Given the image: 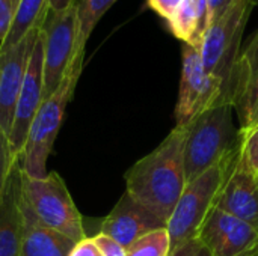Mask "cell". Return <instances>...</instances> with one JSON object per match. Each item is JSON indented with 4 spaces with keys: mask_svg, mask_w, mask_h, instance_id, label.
Segmentation results:
<instances>
[{
    "mask_svg": "<svg viewBox=\"0 0 258 256\" xmlns=\"http://www.w3.org/2000/svg\"><path fill=\"white\" fill-rule=\"evenodd\" d=\"M20 5L21 0H0V45L14 24Z\"/></svg>",
    "mask_w": 258,
    "mask_h": 256,
    "instance_id": "603a6c76",
    "label": "cell"
},
{
    "mask_svg": "<svg viewBox=\"0 0 258 256\" xmlns=\"http://www.w3.org/2000/svg\"><path fill=\"white\" fill-rule=\"evenodd\" d=\"M85 54H79L70 69L67 71L59 88L47 98L42 100L24 143L21 154L18 155L21 170L32 178L47 177V160L51 154L54 140L62 125L67 106L73 98L79 75L82 72Z\"/></svg>",
    "mask_w": 258,
    "mask_h": 256,
    "instance_id": "5b68a950",
    "label": "cell"
},
{
    "mask_svg": "<svg viewBox=\"0 0 258 256\" xmlns=\"http://www.w3.org/2000/svg\"><path fill=\"white\" fill-rule=\"evenodd\" d=\"M183 0H147V6L163 20H169Z\"/></svg>",
    "mask_w": 258,
    "mask_h": 256,
    "instance_id": "d4e9b609",
    "label": "cell"
},
{
    "mask_svg": "<svg viewBox=\"0 0 258 256\" xmlns=\"http://www.w3.org/2000/svg\"><path fill=\"white\" fill-rule=\"evenodd\" d=\"M233 0H207L209 5V17H210V23L215 21L230 5Z\"/></svg>",
    "mask_w": 258,
    "mask_h": 256,
    "instance_id": "83f0119b",
    "label": "cell"
},
{
    "mask_svg": "<svg viewBox=\"0 0 258 256\" xmlns=\"http://www.w3.org/2000/svg\"><path fill=\"white\" fill-rule=\"evenodd\" d=\"M216 208L240 219L258 232V175L240 163V152L221 192Z\"/></svg>",
    "mask_w": 258,
    "mask_h": 256,
    "instance_id": "5bb4252c",
    "label": "cell"
},
{
    "mask_svg": "<svg viewBox=\"0 0 258 256\" xmlns=\"http://www.w3.org/2000/svg\"><path fill=\"white\" fill-rule=\"evenodd\" d=\"M254 8V0H233L231 5L210 23L198 48L204 71L222 83L224 101L230 104L233 101L242 38Z\"/></svg>",
    "mask_w": 258,
    "mask_h": 256,
    "instance_id": "7a4b0ae2",
    "label": "cell"
},
{
    "mask_svg": "<svg viewBox=\"0 0 258 256\" xmlns=\"http://www.w3.org/2000/svg\"><path fill=\"white\" fill-rule=\"evenodd\" d=\"M23 199L47 228L76 243L86 237L82 216L59 174L48 172L44 178H32L23 172Z\"/></svg>",
    "mask_w": 258,
    "mask_h": 256,
    "instance_id": "8992f818",
    "label": "cell"
},
{
    "mask_svg": "<svg viewBox=\"0 0 258 256\" xmlns=\"http://www.w3.org/2000/svg\"><path fill=\"white\" fill-rule=\"evenodd\" d=\"M252 256H258V249H257V252H255V253H254V255Z\"/></svg>",
    "mask_w": 258,
    "mask_h": 256,
    "instance_id": "1f68e13d",
    "label": "cell"
},
{
    "mask_svg": "<svg viewBox=\"0 0 258 256\" xmlns=\"http://www.w3.org/2000/svg\"><path fill=\"white\" fill-rule=\"evenodd\" d=\"M239 152L240 145L218 164L210 167L192 183L186 184L166 223L171 252L198 237L201 226L204 225L212 210L216 207L227 178L237 163Z\"/></svg>",
    "mask_w": 258,
    "mask_h": 256,
    "instance_id": "277c9868",
    "label": "cell"
},
{
    "mask_svg": "<svg viewBox=\"0 0 258 256\" xmlns=\"http://www.w3.org/2000/svg\"><path fill=\"white\" fill-rule=\"evenodd\" d=\"M255 125H258V112H257V116H255V121H254V124H252V127H255ZM251 127V128H252Z\"/></svg>",
    "mask_w": 258,
    "mask_h": 256,
    "instance_id": "f546056e",
    "label": "cell"
},
{
    "mask_svg": "<svg viewBox=\"0 0 258 256\" xmlns=\"http://www.w3.org/2000/svg\"><path fill=\"white\" fill-rule=\"evenodd\" d=\"M23 225V170L17 158L0 195V256H20Z\"/></svg>",
    "mask_w": 258,
    "mask_h": 256,
    "instance_id": "4fadbf2b",
    "label": "cell"
},
{
    "mask_svg": "<svg viewBox=\"0 0 258 256\" xmlns=\"http://www.w3.org/2000/svg\"><path fill=\"white\" fill-rule=\"evenodd\" d=\"M70 256H101V253L97 249L94 240L85 237L83 240H80L79 243H76V246L73 247Z\"/></svg>",
    "mask_w": 258,
    "mask_h": 256,
    "instance_id": "4316f807",
    "label": "cell"
},
{
    "mask_svg": "<svg viewBox=\"0 0 258 256\" xmlns=\"http://www.w3.org/2000/svg\"><path fill=\"white\" fill-rule=\"evenodd\" d=\"M169 256H212L209 253V250L203 246V243L195 238L186 244H183L181 247L175 249L174 252H171Z\"/></svg>",
    "mask_w": 258,
    "mask_h": 256,
    "instance_id": "484cf974",
    "label": "cell"
},
{
    "mask_svg": "<svg viewBox=\"0 0 258 256\" xmlns=\"http://www.w3.org/2000/svg\"><path fill=\"white\" fill-rule=\"evenodd\" d=\"M169 253L171 241L166 228L153 231L127 247V256H169Z\"/></svg>",
    "mask_w": 258,
    "mask_h": 256,
    "instance_id": "ffe728a7",
    "label": "cell"
},
{
    "mask_svg": "<svg viewBox=\"0 0 258 256\" xmlns=\"http://www.w3.org/2000/svg\"><path fill=\"white\" fill-rule=\"evenodd\" d=\"M210 26L207 0H183L168 20L171 33L183 44L200 48L203 36Z\"/></svg>",
    "mask_w": 258,
    "mask_h": 256,
    "instance_id": "e0dca14e",
    "label": "cell"
},
{
    "mask_svg": "<svg viewBox=\"0 0 258 256\" xmlns=\"http://www.w3.org/2000/svg\"><path fill=\"white\" fill-rule=\"evenodd\" d=\"M23 237L20 256H70L76 241L42 225L23 199Z\"/></svg>",
    "mask_w": 258,
    "mask_h": 256,
    "instance_id": "2e32d148",
    "label": "cell"
},
{
    "mask_svg": "<svg viewBox=\"0 0 258 256\" xmlns=\"http://www.w3.org/2000/svg\"><path fill=\"white\" fill-rule=\"evenodd\" d=\"M48 11V0H21L18 14L9 29L5 41L0 45V51L9 50L17 45L26 35L38 27Z\"/></svg>",
    "mask_w": 258,
    "mask_h": 256,
    "instance_id": "ac0fdd59",
    "label": "cell"
},
{
    "mask_svg": "<svg viewBox=\"0 0 258 256\" xmlns=\"http://www.w3.org/2000/svg\"><path fill=\"white\" fill-rule=\"evenodd\" d=\"M197 238L212 256H252L258 249L257 231L216 207Z\"/></svg>",
    "mask_w": 258,
    "mask_h": 256,
    "instance_id": "9c48e42d",
    "label": "cell"
},
{
    "mask_svg": "<svg viewBox=\"0 0 258 256\" xmlns=\"http://www.w3.org/2000/svg\"><path fill=\"white\" fill-rule=\"evenodd\" d=\"M165 228L166 222L124 192L113 210L103 220L101 234L110 237L127 250L141 237Z\"/></svg>",
    "mask_w": 258,
    "mask_h": 256,
    "instance_id": "8fae6325",
    "label": "cell"
},
{
    "mask_svg": "<svg viewBox=\"0 0 258 256\" xmlns=\"http://www.w3.org/2000/svg\"><path fill=\"white\" fill-rule=\"evenodd\" d=\"M77 5L76 2L62 12L47 11L41 23L44 51V98L50 97L63 80L77 53Z\"/></svg>",
    "mask_w": 258,
    "mask_h": 256,
    "instance_id": "52a82bcc",
    "label": "cell"
},
{
    "mask_svg": "<svg viewBox=\"0 0 258 256\" xmlns=\"http://www.w3.org/2000/svg\"><path fill=\"white\" fill-rule=\"evenodd\" d=\"M254 3H255V6H258V0H254Z\"/></svg>",
    "mask_w": 258,
    "mask_h": 256,
    "instance_id": "4dcf8cb0",
    "label": "cell"
},
{
    "mask_svg": "<svg viewBox=\"0 0 258 256\" xmlns=\"http://www.w3.org/2000/svg\"><path fill=\"white\" fill-rule=\"evenodd\" d=\"M17 155H14L12 148H11V142L8 134L0 128V195L5 189L6 180L9 177V172L14 166V163L17 161Z\"/></svg>",
    "mask_w": 258,
    "mask_h": 256,
    "instance_id": "7402d4cb",
    "label": "cell"
},
{
    "mask_svg": "<svg viewBox=\"0 0 258 256\" xmlns=\"http://www.w3.org/2000/svg\"><path fill=\"white\" fill-rule=\"evenodd\" d=\"M240 163L258 175V125L240 131Z\"/></svg>",
    "mask_w": 258,
    "mask_h": 256,
    "instance_id": "44dd1931",
    "label": "cell"
},
{
    "mask_svg": "<svg viewBox=\"0 0 258 256\" xmlns=\"http://www.w3.org/2000/svg\"><path fill=\"white\" fill-rule=\"evenodd\" d=\"M231 104L237 113L240 131L251 128L258 112V30L240 51Z\"/></svg>",
    "mask_w": 258,
    "mask_h": 256,
    "instance_id": "9a60e30c",
    "label": "cell"
},
{
    "mask_svg": "<svg viewBox=\"0 0 258 256\" xmlns=\"http://www.w3.org/2000/svg\"><path fill=\"white\" fill-rule=\"evenodd\" d=\"M76 0H48V9L51 12H62L70 8Z\"/></svg>",
    "mask_w": 258,
    "mask_h": 256,
    "instance_id": "f1b7e54d",
    "label": "cell"
},
{
    "mask_svg": "<svg viewBox=\"0 0 258 256\" xmlns=\"http://www.w3.org/2000/svg\"><path fill=\"white\" fill-rule=\"evenodd\" d=\"M39 27H35L26 35L17 45L9 50L0 51V128L8 134L12 127L15 106L24 80L29 56L35 39L39 33Z\"/></svg>",
    "mask_w": 258,
    "mask_h": 256,
    "instance_id": "7c38bea8",
    "label": "cell"
},
{
    "mask_svg": "<svg viewBox=\"0 0 258 256\" xmlns=\"http://www.w3.org/2000/svg\"><path fill=\"white\" fill-rule=\"evenodd\" d=\"M186 127L175 125L125 174V192L168 223L184 187Z\"/></svg>",
    "mask_w": 258,
    "mask_h": 256,
    "instance_id": "6da1fadb",
    "label": "cell"
},
{
    "mask_svg": "<svg viewBox=\"0 0 258 256\" xmlns=\"http://www.w3.org/2000/svg\"><path fill=\"white\" fill-rule=\"evenodd\" d=\"M218 103H225L222 83L204 71L198 48L183 44L180 92L175 106V125L187 127L192 119Z\"/></svg>",
    "mask_w": 258,
    "mask_h": 256,
    "instance_id": "ba28073f",
    "label": "cell"
},
{
    "mask_svg": "<svg viewBox=\"0 0 258 256\" xmlns=\"http://www.w3.org/2000/svg\"><path fill=\"white\" fill-rule=\"evenodd\" d=\"M94 243L97 246V249L100 250L101 256H127V250L118 244L115 240H112L110 237L104 235V234H98L94 238Z\"/></svg>",
    "mask_w": 258,
    "mask_h": 256,
    "instance_id": "cb8c5ba5",
    "label": "cell"
},
{
    "mask_svg": "<svg viewBox=\"0 0 258 256\" xmlns=\"http://www.w3.org/2000/svg\"><path fill=\"white\" fill-rule=\"evenodd\" d=\"M233 115L234 109L230 103H218L187 124L184 139L186 184L218 164L240 145V128H236Z\"/></svg>",
    "mask_w": 258,
    "mask_h": 256,
    "instance_id": "3957f363",
    "label": "cell"
},
{
    "mask_svg": "<svg viewBox=\"0 0 258 256\" xmlns=\"http://www.w3.org/2000/svg\"><path fill=\"white\" fill-rule=\"evenodd\" d=\"M44 100V51H42V39H41V27L39 33L32 47L24 80L21 84V91L18 95V101L15 106L14 121L9 131V142L14 155H20L32 121Z\"/></svg>",
    "mask_w": 258,
    "mask_h": 256,
    "instance_id": "30bf717a",
    "label": "cell"
},
{
    "mask_svg": "<svg viewBox=\"0 0 258 256\" xmlns=\"http://www.w3.org/2000/svg\"><path fill=\"white\" fill-rule=\"evenodd\" d=\"M116 0H80L77 5V23H79V35H77V53H85L86 42L94 32L95 26L101 20V17L113 6Z\"/></svg>",
    "mask_w": 258,
    "mask_h": 256,
    "instance_id": "d6986e66",
    "label": "cell"
}]
</instances>
